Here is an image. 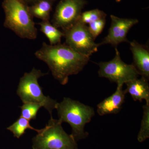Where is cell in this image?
Returning <instances> with one entry per match:
<instances>
[{"mask_svg":"<svg viewBox=\"0 0 149 149\" xmlns=\"http://www.w3.org/2000/svg\"><path fill=\"white\" fill-rule=\"evenodd\" d=\"M22 1L24 2L25 3L28 4H33L34 3L36 2L38 0H22Z\"/></svg>","mask_w":149,"mask_h":149,"instance_id":"obj_20","label":"cell"},{"mask_svg":"<svg viewBox=\"0 0 149 149\" xmlns=\"http://www.w3.org/2000/svg\"><path fill=\"white\" fill-rule=\"evenodd\" d=\"M99 76L107 78L117 85H123L130 80L139 77V72L133 64H128L123 61L120 53L115 48V55L111 60L99 63Z\"/></svg>","mask_w":149,"mask_h":149,"instance_id":"obj_7","label":"cell"},{"mask_svg":"<svg viewBox=\"0 0 149 149\" xmlns=\"http://www.w3.org/2000/svg\"><path fill=\"white\" fill-rule=\"evenodd\" d=\"M148 79L141 76V78H137L130 80L125 83L126 88V93H129L133 100L139 101L142 102L145 100L146 103L149 104V85Z\"/></svg>","mask_w":149,"mask_h":149,"instance_id":"obj_12","label":"cell"},{"mask_svg":"<svg viewBox=\"0 0 149 149\" xmlns=\"http://www.w3.org/2000/svg\"><path fill=\"white\" fill-rule=\"evenodd\" d=\"M42 106L37 103L27 102L23 103L21 107V115L20 117L24 118L29 120L36 119L37 113Z\"/></svg>","mask_w":149,"mask_h":149,"instance_id":"obj_17","label":"cell"},{"mask_svg":"<svg viewBox=\"0 0 149 149\" xmlns=\"http://www.w3.org/2000/svg\"><path fill=\"white\" fill-rule=\"evenodd\" d=\"M63 32L65 44L78 53L90 57L97 52L100 44H97L88 26L78 21Z\"/></svg>","mask_w":149,"mask_h":149,"instance_id":"obj_6","label":"cell"},{"mask_svg":"<svg viewBox=\"0 0 149 149\" xmlns=\"http://www.w3.org/2000/svg\"><path fill=\"white\" fill-rule=\"evenodd\" d=\"M56 109L59 121L62 123H67L70 125L71 135L76 141L88 137V133L85 131V128L95 116V110L92 107L78 101L64 97L61 102L58 103Z\"/></svg>","mask_w":149,"mask_h":149,"instance_id":"obj_2","label":"cell"},{"mask_svg":"<svg viewBox=\"0 0 149 149\" xmlns=\"http://www.w3.org/2000/svg\"><path fill=\"white\" fill-rule=\"evenodd\" d=\"M106 22V18H104L89 23L88 29L95 40L102 32L105 26Z\"/></svg>","mask_w":149,"mask_h":149,"instance_id":"obj_19","label":"cell"},{"mask_svg":"<svg viewBox=\"0 0 149 149\" xmlns=\"http://www.w3.org/2000/svg\"><path fill=\"white\" fill-rule=\"evenodd\" d=\"M107 14L98 9L92 10L82 13L79 21L85 24H89L93 22L106 18Z\"/></svg>","mask_w":149,"mask_h":149,"instance_id":"obj_18","label":"cell"},{"mask_svg":"<svg viewBox=\"0 0 149 149\" xmlns=\"http://www.w3.org/2000/svg\"><path fill=\"white\" fill-rule=\"evenodd\" d=\"M86 0H61L56 6L52 24L64 31L79 21Z\"/></svg>","mask_w":149,"mask_h":149,"instance_id":"obj_8","label":"cell"},{"mask_svg":"<svg viewBox=\"0 0 149 149\" xmlns=\"http://www.w3.org/2000/svg\"><path fill=\"white\" fill-rule=\"evenodd\" d=\"M54 2L53 0H38L29 6V11L33 17L42 21L49 20Z\"/></svg>","mask_w":149,"mask_h":149,"instance_id":"obj_13","label":"cell"},{"mask_svg":"<svg viewBox=\"0 0 149 149\" xmlns=\"http://www.w3.org/2000/svg\"><path fill=\"white\" fill-rule=\"evenodd\" d=\"M143 116L141 121V128L137 136L138 141L142 143L149 138V104L143 107Z\"/></svg>","mask_w":149,"mask_h":149,"instance_id":"obj_16","label":"cell"},{"mask_svg":"<svg viewBox=\"0 0 149 149\" xmlns=\"http://www.w3.org/2000/svg\"><path fill=\"white\" fill-rule=\"evenodd\" d=\"M28 129L35 130L37 133L40 130V129H36L32 127L29 120L21 117H19L12 125L7 128V130L13 133L14 136L17 139H19L24 135L26 130Z\"/></svg>","mask_w":149,"mask_h":149,"instance_id":"obj_15","label":"cell"},{"mask_svg":"<svg viewBox=\"0 0 149 149\" xmlns=\"http://www.w3.org/2000/svg\"><path fill=\"white\" fill-rule=\"evenodd\" d=\"M111 23L108 34L101 42V45L110 44L117 48L120 43L129 42L127 38L128 31L134 25L139 23L137 19L119 18L113 15H110Z\"/></svg>","mask_w":149,"mask_h":149,"instance_id":"obj_9","label":"cell"},{"mask_svg":"<svg viewBox=\"0 0 149 149\" xmlns=\"http://www.w3.org/2000/svg\"><path fill=\"white\" fill-rule=\"evenodd\" d=\"M133 54V65L140 75L149 78V51L148 47L141 45L136 40L129 42Z\"/></svg>","mask_w":149,"mask_h":149,"instance_id":"obj_11","label":"cell"},{"mask_svg":"<svg viewBox=\"0 0 149 149\" xmlns=\"http://www.w3.org/2000/svg\"><path fill=\"white\" fill-rule=\"evenodd\" d=\"M4 26L22 39L35 40L37 30L29 6L22 0H3Z\"/></svg>","mask_w":149,"mask_h":149,"instance_id":"obj_3","label":"cell"},{"mask_svg":"<svg viewBox=\"0 0 149 149\" xmlns=\"http://www.w3.org/2000/svg\"><path fill=\"white\" fill-rule=\"evenodd\" d=\"M115 1H116L117 2H120L122 0H115Z\"/></svg>","mask_w":149,"mask_h":149,"instance_id":"obj_21","label":"cell"},{"mask_svg":"<svg viewBox=\"0 0 149 149\" xmlns=\"http://www.w3.org/2000/svg\"><path fill=\"white\" fill-rule=\"evenodd\" d=\"M47 74L35 68L30 72H25L19 80L17 93L23 103L41 104L52 116L53 110L56 109L58 103L49 96H45L38 83L39 78Z\"/></svg>","mask_w":149,"mask_h":149,"instance_id":"obj_5","label":"cell"},{"mask_svg":"<svg viewBox=\"0 0 149 149\" xmlns=\"http://www.w3.org/2000/svg\"><path fill=\"white\" fill-rule=\"evenodd\" d=\"M53 1H56V0H53Z\"/></svg>","mask_w":149,"mask_h":149,"instance_id":"obj_22","label":"cell"},{"mask_svg":"<svg viewBox=\"0 0 149 149\" xmlns=\"http://www.w3.org/2000/svg\"><path fill=\"white\" fill-rule=\"evenodd\" d=\"M40 26V30L48 38L51 45L60 44L63 37V32L60 31L50 22L49 20H44L38 23Z\"/></svg>","mask_w":149,"mask_h":149,"instance_id":"obj_14","label":"cell"},{"mask_svg":"<svg viewBox=\"0 0 149 149\" xmlns=\"http://www.w3.org/2000/svg\"><path fill=\"white\" fill-rule=\"evenodd\" d=\"M32 149H78L77 141L65 131L62 123L52 116L45 128L32 139Z\"/></svg>","mask_w":149,"mask_h":149,"instance_id":"obj_4","label":"cell"},{"mask_svg":"<svg viewBox=\"0 0 149 149\" xmlns=\"http://www.w3.org/2000/svg\"><path fill=\"white\" fill-rule=\"evenodd\" d=\"M123 86V85H117L115 92L97 105V111L99 115L116 114L120 111L125 102L126 94Z\"/></svg>","mask_w":149,"mask_h":149,"instance_id":"obj_10","label":"cell"},{"mask_svg":"<svg viewBox=\"0 0 149 149\" xmlns=\"http://www.w3.org/2000/svg\"><path fill=\"white\" fill-rule=\"evenodd\" d=\"M35 55L47 65L54 78L62 85L67 84L70 76L81 72L90 60L65 43L53 45L43 42Z\"/></svg>","mask_w":149,"mask_h":149,"instance_id":"obj_1","label":"cell"}]
</instances>
